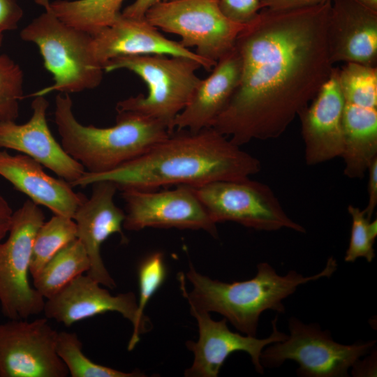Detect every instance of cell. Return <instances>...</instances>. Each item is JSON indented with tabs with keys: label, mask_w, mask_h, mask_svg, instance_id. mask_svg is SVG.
I'll use <instances>...</instances> for the list:
<instances>
[{
	"label": "cell",
	"mask_w": 377,
	"mask_h": 377,
	"mask_svg": "<svg viewBox=\"0 0 377 377\" xmlns=\"http://www.w3.org/2000/svg\"><path fill=\"white\" fill-rule=\"evenodd\" d=\"M145 17L158 29L179 36L184 47H195L198 55L213 63L235 48L244 26L228 18L216 0L161 1Z\"/></svg>",
	"instance_id": "9"
},
{
	"label": "cell",
	"mask_w": 377,
	"mask_h": 377,
	"mask_svg": "<svg viewBox=\"0 0 377 377\" xmlns=\"http://www.w3.org/2000/svg\"><path fill=\"white\" fill-rule=\"evenodd\" d=\"M138 275L140 291L138 318L142 327L147 330L148 319L144 314L145 309L166 277V267L163 253L154 252L145 258L138 265Z\"/></svg>",
	"instance_id": "29"
},
{
	"label": "cell",
	"mask_w": 377,
	"mask_h": 377,
	"mask_svg": "<svg viewBox=\"0 0 377 377\" xmlns=\"http://www.w3.org/2000/svg\"><path fill=\"white\" fill-rule=\"evenodd\" d=\"M327 43L333 65L377 66V11L357 0H332Z\"/></svg>",
	"instance_id": "19"
},
{
	"label": "cell",
	"mask_w": 377,
	"mask_h": 377,
	"mask_svg": "<svg viewBox=\"0 0 377 377\" xmlns=\"http://www.w3.org/2000/svg\"><path fill=\"white\" fill-rule=\"evenodd\" d=\"M363 360L360 358L352 366L351 374L355 377L376 376L377 352L376 346Z\"/></svg>",
	"instance_id": "33"
},
{
	"label": "cell",
	"mask_w": 377,
	"mask_h": 377,
	"mask_svg": "<svg viewBox=\"0 0 377 377\" xmlns=\"http://www.w3.org/2000/svg\"><path fill=\"white\" fill-rule=\"evenodd\" d=\"M163 1H167V0H163Z\"/></svg>",
	"instance_id": "39"
},
{
	"label": "cell",
	"mask_w": 377,
	"mask_h": 377,
	"mask_svg": "<svg viewBox=\"0 0 377 377\" xmlns=\"http://www.w3.org/2000/svg\"><path fill=\"white\" fill-rule=\"evenodd\" d=\"M201 67L190 58L151 54L117 57L106 63L103 71L128 70L147 86V95L140 94L119 101L117 112L130 111L145 115L161 122L172 133L176 117L188 103L201 80L196 75Z\"/></svg>",
	"instance_id": "5"
},
{
	"label": "cell",
	"mask_w": 377,
	"mask_h": 377,
	"mask_svg": "<svg viewBox=\"0 0 377 377\" xmlns=\"http://www.w3.org/2000/svg\"><path fill=\"white\" fill-rule=\"evenodd\" d=\"M20 36L38 47L54 80L52 85L30 96H45L52 91L78 93L101 84L104 71L94 57L92 36L63 22L50 6L21 30Z\"/></svg>",
	"instance_id": "6"
},
{
	"label": "cell",
	"mask_w": 377,
	"mask_h": 377,
	"mask_svg": "<svg viewBox=\"0 0 377 377\" xmlns=\"http://www.w3.org/2000/svg\"><path fill=\"white\" fill-rule=\"evenodd\" d=\"M34 2L40 6L44 7V8L48 7L50 4V0H34Z\"/></svg>",
	"instance_id": "38"
},
{
	"label": "cell",
	"mask_w": 377,
	"mask_h": 377,
	"mask_svg": "<svg viewBox=\"0 0 377 377\" xmlns=\"http://www.w3.org/2000/svg\"><path fill=\"white\" fill-rule=\"evenodd\" d=\"M124 0H56L53 13L65 24L93 36L112 25Z\"/></svg>",
	"instance_id": "23"
},
{
	"label": "cell",
	"mask_w": 377,
	"mask_h": 377,
	"mask_svg": "<svg viewBox=\"0 0 377 377\" xmlns=\"http://www.w3.org/2000/svg\"><path fill=\"white\" fill-rule=\"evenodd\" d=\"M342 110L338 68L334 67L329 79L298 115L308 165L341 156L344 147Z\"/></svg>",
	"instance_id": "20"
},
{
	"label": "cell",
	"mask_w": 377,
	"mask_h": 377,
	"mask_svg": "<svg viewBox=\"0 0 377 377\" xmlns=\"http://www.w3.org/2000/svg\"><path fill=\"white\" fill-rule=\"evenodd\" d=\"M126 212L123 228L140 230L146 228L202 230L218 237L216 223L190 186L155 191L121 190Z\"/></svg>",
	"instance_id": "12"
},
{
	"label": "cell",
	"mask_w": 377,
	"mask_h": 377,
	"mask_svg": "<svg viewBox=\"0 0 377 377\" xmlns=\"http://www.w3.org/2000/svg\"><path fill=\"white\" fill-rule=\"evenodd\" d=\"M58 332L47 318L0 324V377H66L56 350Z\"/></svg>",
	"instance_id": "13"
},
{
	"label": "cell",
	"mask_w": 377,
	"mask_h": 377,
	"mask_svg": "<svg viewBox=\"0 0 377 377\" xmlns=\"http://www.w3.org/2000/svg\"><path fill=\"white\" fill-rule=\"evenodd\" d=\"M23 16V10L16 0H0V49L6 32L15 30Z\"/></svg>",
	"instance_id": "31"
},
{
	"label": "cell",
	"mask_w": 377,
	"mask_h": 377,
	"mask_svg": "<svg viewBox=\"0 0 377 377\" xmlns=\"http://www.w3.org/2000/svg\"><path fill=\"white\" fill-rule=\"evenodd\" d=\"M261 167L256 157L212 127L195 132L175 130L141 156L106 172H85L71 185L86 186L106 180L121 191L199 186L249 178Z\"/></svg>",
	"instance_id": "2"
},
{
	"label": "cell",
	"mask_w": 377,
	"mask_h": 377,
	"mask_svg": "<svg viewBox=\"0 0 377 377\" xmlns=\"http://www.w3.org/2000/svg\"><path fill=\"white\" fill-rule=\"evenodd\" d=\"M367 172L368 179V202L364 209L367 216L371 219L377 205V158L369 165Z\"/></svg>",
	"instance_id": "34"
},
{
	"label": "cell",
	"mask_w": 377,
	"mask_h": 377,
	"mask_svg": "<svg viewBox=\"0 0 377 377\" xmlns=\"http://www.w3.org/2000/svg\"><path fill=\"white\" fill-rule=\"evenodd\" d=\"M360 3L366 7L377 11V0H357Z\"/></svg>",
	"instance_id": "37"
},
{
	"label": "cell",
	"mask_w": 377,
	"mask_h": 377,
	"mask_svg": "<svg viewBox=\"0 0 377 377\" xmlns=\"http://www.w3.org/2000/svg\"><path fill=\"white\" fill-rule=\"evenodd\" d=\"M191 313L195 318L199 332L196 342L187 341V348L194 355L191 367L184 372L187 377H216L228 356L236 351L247 353L256 371L263 374L260 355L268 345L285 340L288 334L280 332L276 325L277 316L272 320V332L265 339L230 331L227 320H212L209 312L190 306Z\"/></svg>",
	"instance_id": "14"
},
{
	"label": "cell",
	"mask_w": 377,
	"mask_h": 377,
	"mask_svg": "<svg viewBox=\"0 0 377 377\" xmlns=\"http://www.w3.org/2000/svg\"><path fill=\"white\" fill-rule=\"evenodd\" d=\"M289 334L281 341L267 346L260 363L276 368L286 360L296 362L301 377H348L354 363L376 346V340L344 345L335 341L328 330L317 323L305 324L295 317L288 320Z\"/></svg>",
	"instance_id": "7"
},
{
	"label": "cell",
	"mask_w": 377,
	"mask_h": 377,
	"mask_svg": "<svg viewBox=\"0 0 377 377\" xmlns=\"http://www.w3.org/2000/svg\"><path fill=\"white\" fill-rule=\"evenodd\" d=\"M331 1L261 9L239 33V84L212 128L242 146L280 137L330 77L327 27Z\"/></svg>",
	"instance_id": "1"
},
{
	"label": "cell",
	"mask_w": 377,
	"mask_h": 377,
	"mask_svg": "<svg viewBox=\"0 0 377 377\" xmlns=\"http://www.w3.org/2000/svg\"><path fill=\"white\" fill-rule=\"evenodd\" d=\"M13 214L12 209L0 193V242L9 232Z\"/></svg>",
	"instance_id": "36"
},
{
	"label": "cell",
	"mask_w": 377,
	"mask_h": 377,
	"mask_svg": "<svg viewBox=\"0 0 377 377\" xmlns=\"http://www.w3.org/2000/svg\"><path fill=\"white\" fill-rule=\"evenodd\" d=\"M343 98V173L364 177L377 158V66L344 64L338 68Z\"/></svg>",
	"instance_id": "8"
},
{
	"label": "cell",
	"mask_w": 377,
	"mask_h": 377,
	"mask_svg": "<svg viewBox=\"0 0 377 377\" xmlns=\"http://www.w3.org/2000/svg\"><path fill=\"white\" fill-rule=\"evenodd\" d=\"M91 50L103 68L109 61L126 56L163 54L184 57L198 61L207 71L216 63L209 61L177 42L165 37L145 17L121 14L110 27L92 36Z\"/></svg>",
	"instance_id": "16"
},
{
	"label": "cell",
	"mask_w": 377,
	"mask_h": 377,
	"mask_svg": "<svg viewBox=\"0 0 377 377\" xmlns=\"http://www.w3.org/2000/svg\"><path fill=\"white\" fill-rule=\"evenodd\" d=\"M23 77L20 66L7 54H0V122L18 117Z\"/></svg>",
	"instance_id": "27"
},
{
	"label": "cell",
	"mask_w": 377,
	"mask_h": 377,
	"mask_svg": "<svg viewBox=\"0 0 377 377\" xmlns=\"http://www.w3.org/2000/svg\"><path fill=\"white\" fill-rule=\"evenodd\" d=\"M89 268L88 254L82 244L76 239L47 262L34 279V288L44 298H51Z\"/></svg>",
	"instance_id": "24"
},
{
	"label": "cell",
	"mask_w": 377,
	"mask_h": 377,
	"mask_svg": "<svg viewBox=\"0 0 377 377\" xmlns=\"http://www.w3.org/2000/svg\"><path fill=\"white\" fill-rule=\"evenodd\" d=\"M242 69L241 57L235 46L216 61L211 74L200 81L190 101L176 117L174 131L195 132L212 127L236 91Z\"/></svg>",
	"instance_id": "22"
},
{
	"label": "cell",
	"mask_w": 377,
	"mask_h": 377,
	"mask_svg": "<svg viewBox=\"0 0 377 377\" xmlns=\"http://www.w3.org/2000/svg\"><path fill=\"white\" fill-rule=\"evenodd\" d=\"M77 239V228L71 218L54 214L44 222L35 235L29 272L33 279L60 250Z\"/></svg>",
	"instance_id": "25"
},
{
	"label": "cell",
	"mask_w": 377,
	"mask_h": 377,
	"mask_svg": "<svg viewBox=\"0 0 377 377\" xmlns=\"http://www.w3.org/2000/svg\"><path fill=\"white\" fill-rule=\"evenodd\" d=\"M221 12L241 24L251 22L261 10L260 0H216Z\"/></svg>",
	"instance_id": "30"
},
{
	"label": "cell",
	"mask_w": 377,
	"mask_h": 377,
	"mask_svg": "<svg viewBox=\"0 0 377 377\" xmlns=\"http://www.w3.org/2000/svg\"><path fill=\"white\" fill-rule=\"evenodd\" d=\"M108 311L118 312L132 323L133 333L127 347L128 351L133 350L140 334L147 330L139 323L138 302L132 292L112 295L88 274H81L47 299L43 309L47 319L66 326Z\"/></svg>",
	"instance_id": "15"
},
{
	"label": "cell",
	"mask_w": 377,
	"mask_h": 377,
	"mask_svg": "<svg viewBox=\"0 0 377 377\" xmlns=\"http://www.w3.org/2000/svg\"><path fill=\"white\" fill-rule=\"evenodd\" d=\"M54 122L65 151L90 173L114 170L171 133L161 122L130 111L117 112L112 126L83 125L74 116L70 95L63 93L55 98Z\"/></svg>",
	"instance_id": "4"
},
{
	"label": "cell",
	"mask_w": 377,
	"mask_h": 377,
	"mask_svg": "<svg viewBox=\"0 0 377 377\" xmlns=\"http://www.w3.org/2000/svg\"><path fill=\"white\" fill-rule=\"evenodd\" d=\"M34 98L32 114L25 124L0 122V148L23 153L71 184L86 170L65 151L52 134L46 119L47 100L43 96Z\"/></svg>",
	"instance_id": "17"
},
{
	"label": "cell",
	"mask_w": 377,
	"mask_h": 377,
	"mask_svg": "<svg viewBox=\"0 0 377 377\" xmlns=\"http://www.w3.org/2000/svg\"><path fill=\"white\" fill-rule=\"evenodd\" d=\"M163 0H135L128 6L121 13L122 15L131 17H145L147 11L156 3Z\"/></svg>",
	"instance_id": "35"
},
{
	"label": "cell",
	"mask_w": 377,
	"mask_h": 377,
	"mask_svg": "<svg viewBox=\"0 0 377 377\" xmlns=\"http://www.w3.org/2000/svg\"><path fill=\"white\" fill-rule=\"evenodd\" d=\"M338 265L333 256L328 258L320 272L304 276L295 270L279 274L268 263L257 265L256 276L249 280L225 283L198 272L190 264L186 276L192 289L188 292L184 276L179 274L180 288L189 306L207 312L221 314L237 330L256 337L260 315L267 310L284 313L283 300L297 288L321 278H330Z\"/></svg>",
	"instance_id": "3"
},
{
	"label": "cell",
	"mask_w": 377,
	"mask_h": 377,
	"mask_svg": "<svg viewBox=\"0 0 377 377\" xmlns=\"http://www.w3.org/2000/svg\"><path fill=\"white\" fill-rule=\"evenodd\" d=\"M348 212L351 217L350 236L344 261L354 263L364 258L371 263L375 258L374 244L377 237V220L371 221L364 209L350 205Z\"/></svg>",
	"instance_id": "28"
},
{
	"label": "cell",
	"mask_w": 377,
	"mask_h": 377,
	"mask_svg": "<svg viewBox=\"0 0 377 377\" xmlns=\"http://www.w3.org/2000/svg\"><path fill=\"white\" fill-rule=\"evenodd\" d=\"M43 165L25 154L11 155L0 148V175L38 205L56 215L73 219L87 198L69 182L50 176Z\"/></svg>",
	"instance_id": "21"
},
{
	"label": "cell",
	"mask_w": 377,
	"mask_h": 377,
	"mask_svg": "<svg viewBox=\"0 0 377 377\" xmlns=\"http://www.w3.org/2000/svg\"><path fill=\"white\" fill-rule=\"evenodd\" d=\"M215 223L232 221L256 230L288 228L305 233L266 184L245 178L190 186Z\"/></svg>",
	"instance_id": "11"
},
{
	"label": "cell",
	"mask_w": 377,
	"mask_h": 377,
	"mask_svg": "<svg viewBox=\"0 0 377 377\" xmlns=\"http://www.w3.org/2000/svg\"><path fill=\"white\" fill-rule=\"evenodd\" d=\"M82 348V343L75 333L58 332L56 341L57 353L72 377L145 376L138 371L124 372L95 363L84 355Z\"/></svg>",
	"instance_id": "26"
},
{
	"label": "cell",
	"mask_w": 377,
	"mask_h": 377,
	"mask_svg": "<svg viewBox=\"0 0 377 377\" xmlns=\"http://www.w3.org/2000/svg\"><path fill=\"white\" fill-rule=\"evenodd\" d=\"M45 214L30 200L13 214L8 239L0 242V304L10 320L27 319L43 311L44 297L29 281L34 239Z\"/></svg>",
	"instance_id": "10"
},
{
	"label": "cell",
	"mask_w": 377,
	"mask_h": 377,
	"mask_svg": "<svg viewBox=\"0 0 377 377\" xmlns=\"http://www.w3.org/2000/svg\"><path fill=\"white\" fill-rule=\"evenodd\" d=\"M332 0H260V8L274 10L295 9L323 3Z\"/></svg>",
	"instance_id": "32"
},
{
	"label": "cell",
	"mask_w": 377,
	"mask_h": 377,
	"mask_svg": "<svg viewBox=\"0 0 377 377\" xmlns=\"http://www.w3.org/2000/svg\"><path fill=\"white\" fill-rule=\"evenodd\" d=\"M91 185L90 198L77 207L73 217L77 228V239L82 244L90 260L87 274L100 284L114 288L116 283L103 263L101 246L115 233L126 241L122 230L125 212L114 202L117 187L113 182L103 180Z\"/></svg>",
	"instance_id": "18"
}]
</instances>
